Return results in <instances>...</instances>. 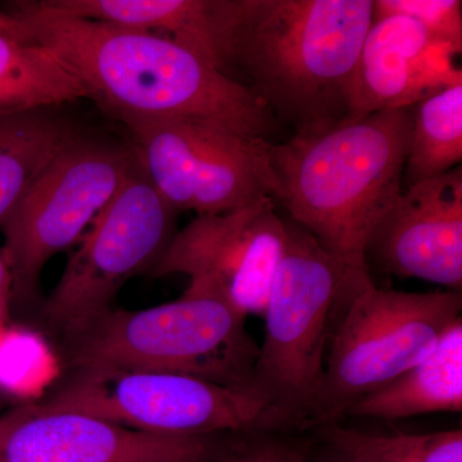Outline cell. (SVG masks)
Returning a JSON list of instances; mask_svg holds the SVG:
<instances>
[{
  "mask_svg": "<svg viewBox=\"0 0 462 462\" xmlns=\"http://www.w3.org/2000/svg\"><path fill=\"white\" fill-rule=\"evenodd\" d=\"M5 11L79 79L88 99L124 127L200 118L263 139L273 130L275 116L254 91L171 39L67 16L42 0L8 3Z\"/></svg>",
  "mask_w": 462,
  "mask_h": 462,
  "instance_id": "6da1fadb",
  "label": "cell"
},
{
  "mask_svg": "<svg viewBox=\"0 0 462 462\" xmlns=\"http://www.w3.org/2000/svg\"><path fill=\"white\" fill-rule=\"evenodd\" d=\"M412 107L296 133L269 143L275 199L334 256L367 270V243L402 194Z\"/></svg>",
  "mask_w": 462,
  "mask_h": 462,
  "instance_id": "7a4b0ae2",
  "label": "cell"
},
{
  "mask_svg": "<svg viewBox=\"0 0 462 462\" xmlns=\"http://www.w3.org/2000/svg\"><path fill=\"white\" fill-rule=\"evenodd\" d=\"M374 0H230V67L296 133L345 120Z\"/></svg>",
  "mask_w": 462,
  "mask_h": 462,
  "instance_id": "3957f363",
  "label": "cell"
},
{
  "mask_svg": "<svg viewBox=\"0 0 462 462\" xmlns=\"http://www.w3.org/2000/svg\"><path fill=\"white\" fill-rule=\"evenodd\" d=\"M245 321L225 298L189 282L172 302L138 311L112 307L67 337V360L71 370H148L251 387L260 346Z\"/></svg>",
  "mask_w": 462,
  "mask_h": 462,
  "instance_id": "277c9868",
  "label": "cell"
},
{
  "mask_svg": "<svg viewBox=\"0 0 462 462\" xmlns=\"http://www.w3.org/2000/svg\"><path fill=\"white\" fill-rule=\"evenodd\" d=\"M461 310V291H392L376 287L367 270H349L331 310L324 373L305 421L334 422L420 363Z\"/></svg>",
  "mask_w": 462,
  "mask_h": 462,
  "instance_id": "5b68a950",
  "label": "cell"
},
{
  "mask_svg": "<svg viewBox=\"0 0 462 462\" xmlns=\"http://www.w3.org/2000/svg\"><path fill=\"white\" fill-rule=\"evenodd\" d=\"M287 227L251 384L269 402L272 428L306 420L324 373L331 310L354 269L293 221Z\"/></svg>",
  "mask_w": 462,
  "mask_h": 462,
  "instance_id": "8992f818",
  "label": "cell"
},
{
  "mask_svg": "<svg viewBox=\"0 0 462 462\" xmlns=\"http://www.w3.org/2000/svg\"><path fill=\"white\" fill-rule=\"evenodd\" d=\"M135 162L129 141L83 129L51 158L0 225L11 302L38 298L51 258L80 242Z\"/></svg>",
  "mask_w": 462,
  "mask_h": 462,
  "instance_id": "52a82bcc",
  "label": "cell"
},
{
  "mask_svg": "<svg viewBox=\"0 0 462 462\" xmlns=\"http://www.w3.org/2000/svg\"><path fill=\"white\" fill-rule=\"evenodd\" d=\"M38 403L161 436H217L272 428L269 402L254 388L148 370H72Z\"/></svg>",
  "mask_w": 462,
  "mask_h": 462,
  "instance_id": "ba28073f",
  "label": "cell"
},
{
  "mask_svg": "<svg viewBox=\"0 0 462 462\" xmlns=\"http://www.w3.org/2000/svg\"><path fill=\"white\" fill-rule=\"evenodd\" d=\"M125 129L143 172L178 212L224 214L278 197L267 139L200 118Z\"/></svg>",
  "mask_w": 462,
  "mask_h": 462,
  "instance_id": "9c48e42d",
  "label": "cell"
},
{
  "mask_svg": "<svg viewBox=\"0 0 462 462\" xmlns=\"http://www.w3.org/2000/svg\"><path fill=\"white\" fill-rule=\"evenodd\" d=\"M178 214L136 160L42 303L44 320L67 338L109 311L127 282L156 270L175 236Z\"/></svg>",
  "mask_w": 462,
  "mask_h": 462,
  "instance_id": "30bf717a",
  "label": "cell"
},
{
  "mask_svg": "<svg viewBox=\"0 0 462 462\" xmlns=\"http://www.w3.org/2000/svg\"><path fill=\"white\" fill-rule=\"evenodd\" d=\"M287 238V220L273 199L197 216L176 231L153 275L184 273L225 298L245 318L263 315Z\"/></svg>",
  "mask_w": 462,
  "mask_h": 462,
  "instance_id": "8fae6325",
  "label": "cell"
},
{
  "mask_svg": "<svg viewBox=\"0 0 462 462\" xmlns=\"http://www.w3.org/2000/svg\"><path fill=\"white\" fill-rule=\"evenodd\" d=\"M217 436H161L38 402L0 415V462H211Z\"/></svg>",
  "mask_w": 462,
  "mask_h": 462,
  "instance_id": "7c38bea8",
  "label": "cell"
},
{
  "mask_svg": "<svg viewBox=\"0 0 462 462\" xmlns=\"http://www.w3.org/2000/svg\"><path fill=\"white\" fill-rule=\"evenodd\" d=\"M367 260L392 275L461 291V166L403 190L374 230Z\"/></svg>",
  "mask_w": 462,
  "mask_h": 462,
  "instance_id": "4fadbf2b",
  "label": "cell"
},
{
  "mask_svg": "<svg viewBox=\"0 0 462 462\" xmlns=\"http://www.w3.org/2000/svg\"><path fill=\"white\" fill-rule=\"evenodd\" d=\"M462 47L443 41L412 18L373 17L352 76L343 121L410 108L462 84Z\"/></svg>",
  "mask_w": 462,
  "mask_h": 462,
  "instance_id": "5bb4252c",
  "label": "cell"
},
{
  "mask_svg": "<svg viewBox=\"0 0 462 462\" xmlns=\"http://www.w3.org/2000/svg\"><path fill=\"white\" fill-rule=\"evenodd\" d=\"M67 16L171 39L227 75L230 0H42ZM229 76V75H227Z\"/></svg>",
  "mask_w": 462,
  "mask_h": 462,
  "instance_id": "9a60e30c",
  "label": "cell"
},
{
  "mask_svg": "<svg viewBox=\"0 0 462 462\" xmlns=\"http://www.w3.org/2000/svg\"><path fill=\"white\" fill-rule=\"evenodd\" d=\"M462 410V319L443 333L427 357L384 387L367 394L346 415L400 420Z\"/></svg>",
  "mask_w": 462,
  "mask_h": 462,
  "instance_id": "2e32d148",
  "label": "cell"
},
{
  "mask_svg": "<svg viewBox=\"0 0 462 462\" xmlns=\"http://www.w3.org/2000/svg\"><path fill=\"white\" fill-rule=\"evenodd\" d=\"M63 107L0 115V225L36 176L80 130Z\"/></svg>",
  "mask_w": 462,
  "mask_h": 462,
  "instance_id": "e0dca14e",
  "label": "cell"
},
{
  "mask_svg": "<svg viewBox=\"0 0 462 462\" xmlns=\"http://www.w3.org/2000/svg\"><path fill=\"white\" fill-rule=\"evenodd\" d=\"M88 99L83 84L47 48L0 35V115Z\"/></svg>",
  "mask_w": 462,
  "mask_h": 462,
  "instance_id": "ac0fdd59",
  "label": "cell"
},
{
  "mask_svg": "<svg viewBox=\"0 0 462 462\" xmlns=\"http://www.w3.org/2000/svg\"><path fill=\"white\" fill-rule=\"evenodd\" d=\"M462 162V84L412 107V133L404 165L407 188L451 171Z\"/></svg>",
  "mask_w": 462,
  "mask_h": 462,
  "instance_id": "d6986e66",
  "label": "cell"
},
{
  "mask_svg": "<svg viewBox=\"0 0 462 462\" xmlns=\"http://www.w3.org/2000/svg\"><path fill=\"white\" fill-rule=\"evenodd\" d=\"M328 445L360 462H462L461 430L430 434H375L324 427Z\"/></svg>",
  "mask_w": 462,
  "mask_h": 462,
  "instance_id": "ffe728a7",
  "label": "cell"
},
{
  "mask_svg": "<svg viewBox=\"0 0 462 462\" xmlns=\"http://www.w3.org/2000/svg\"><path fill=\"white\" fill-rule=\"evenodd\" d=\"M388 14L412 18L438 38L462 47L460 0H375L374 17Z\"/></svg>",
  "mask_w": 462,
  "mask_h": 462,
  "instance_id": "44dd1931",
  "label": "cell"
},
{
  "mask_svg": "<svg viewBox=\"0 0 462 462\" xmlns=\"http://www.w3.org/2000/svg\"><path fill=\"white\" fill-rule=\"evenodd\" d=\"M303 454L273 438L254 436L221 442L211 462H302Z\"/></svg>",
  "mask_w": 462,
  "mask_h": 462,
  "instance_id": "7402d4cb",
  "label": "cell"
},
{
  "mask_svg": "<svg viewBox=\"0 0 462 462\" xmlns=\"http://www.w3.org/2000/svg\"><path fill=\"white\" fill-rule=\"evenodd\" d=\"M0 35L8 36L14 41L32 42L30 41L26 27L16 17L12 16L7 11L0 9Z\"/></svg>",
  "mask_w": 462,
  "mask_h": 462,
  "instance_id": "603a6c76",
  "label": "cell"
},
{
  "mask_svg": "<svg viewBox=\"0 0 462 462\" xmlns=\"http://www.w3.org/2000/svg\"><path fill=\"white\" fill-rule=\"evenodd\" d=\"M302 462H360L356 460L346 452L340 451L336 447L328 445L327 452L324 455L319 456L318 458H307L303 456Z\"/></svg>",
  "mask_w": 462,
  "mask_h": 462,
  "instance_id": "cb8c5ba5",
  "label": "cell"
},
{
  "mask_svg": "<svg viewBox=\"0 0 462 462\" xmlns=\"http://www.w3.org/2000/svg\"><path fill=\"white\" fill-rule=\"evenodd\" d=\"M12 296V278L2 251H0V297H7L11 300Z\"/></svg>",
  "mask_w": 462,
  "mask_h": 462,
  "instance_id": "d4e9b609",
  "label": "cell"
},
{
  "mask_svg": "<svg viewBox=\"0 0 462 462\" xmlns=\"http://www.w3.org/2000/svg\"><path fill=\"white\" fill-rule=\"evenodd\" d=\"M9 303H11L9 298L0 297V329H2L3 322L7 315Z\"/></svg>",
  "mask_w": 462,
  "mask_h": 462,
  "instance_id": "484cf974",
  "label": "cell"
},
{
  "mask_svg": "<svg viewBox=\"0 0 462 462\" xmlns=\"http://www.w3.org/2000/svg\"><path fill=\"white\" fill-rule=\"evenodd\" d=\"M5 394L2 393V392H0V415H2L3 412L5 411Z\"/></svg>",
  "mask_w": 462,
  "mask_h": 462,
  "instance_id": "4316f807",
  "label": "cell"
}]
</instances>
